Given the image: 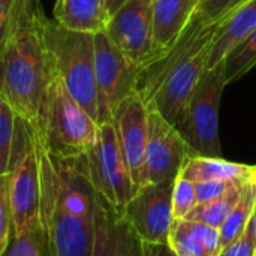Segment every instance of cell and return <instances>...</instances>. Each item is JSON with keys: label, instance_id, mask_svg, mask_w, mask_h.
Returning a JSON list of instances; mask_svg holds the SVG:
<instances>
[{"label": "cell", "instance_id": "obj_33", "mask_svg": "<svg viewBox=\"0 0 256 256\" xmlns=\"http://www.w3.org/2000/svg\"><path fill=\"white\" fill-rule=\"evenodd\" d=\"M126 0H106V8H108V12H110V16L124 3Z\"/></svg>", "mask_w": 256, "mask_h": 256}, {"label": "cell", "instance_id": "obj_4", "mask_svg": "<svg viewBox=\"0 0 256 256\" xmlns=\"http://www.w3.org/2000/svg\"><path fill=\"white\" fill-rule=\"evenodd\" d=\"M32 128L50 154L66 159L80 156L93 146L99 124L70 96L54 70L39 117Z\"/></svg>", "mask_w": 256, "mask_h": 256}, {"label": "cell", "instance_id": "obj_12", "mask_svg": "<svg viewBox=\"0 0 256 256\" xmlns=\"http://www.w3.org/2000/svg\"><path fill=\"white\" fill-rule=\"evenodd\" d=\"M112 44L140 69L153 51V0H126L104 30Z\"/></svg>", "mask_w": 256, "mask_h": 256}, {"label": "cell", "instance_id": "obj_3", "mask_svg": "<svg viewBox=\"0 0 256 256\" xmlns=\"http://www.w3.org/2000/svg\"><path fill=\"white\" fill-rule=\"evenodd\" d=\"M44 21L16 28L0 46V96L32 126L54 76L44 40Z\"/></svg>", "mask_w": 256, "mask_h": 256}, {"label": "cell", "instance_id": "obj_27", "mask_svg": "<svg viewBox=\"0 0 256 256\" xmlns=\"http://www.w3.org/2000/svg\"><path fill=\"white\" fill-rule=\"evenodd\" d=\"M198 204L195 183L177 177L172 190V218L174 219H184Z\"/></svg>", "mask_w": 256, "mask_h": 256}, {"label": "cell", "instance_id": "obj_24", "mask_svg": "<svg viewBox=\"0 0 256 256\" xmlns=\"http://www.w3.org/2000/svg\"><path fill=\"white\" fill-rule=\"evenodd\" d=\"M45 18L46 16L44 14L40 0H14L12 8H10L8 32L4 38H8L10 33H14L20 27L40 24Z\"/></svg>", "mask_w": 256, "mask_h": 256}, {"label": "cell", "instance_id": "obj_9", "mask_svg": "<svg viewBox=\"0 0 256 256\" xmlns=\"http://www.w3.org/2000/svg\"><path fill=\"white\" fill-rule=\"evenodd\" d=\"M94 75L98 90V124L108 123L123 99L138 90L140 68L108 38L94 33Z\"/></svg>", "mask_w": 256, "mask_h": 256}, {"label": "cell", "instance_id": "obj_5", "mask_svg": "<svg viewBox=\"0 0 256 256\" xmlns=\"http://www.w3.org/2000/svg\"><path fill=\"white\" fill-rule=\"evenodd\" d=\"M42 32L56 74L70 96L98 123L94 33L70 30L48 18Z\"/></svg>", "mask_w": 256, "mask_h": 256}, {"label": "cell", "instance_id": "obj_31", "mask_svg": "<svg viewBox=\"0 0 256 256\" xmlns=\"http://www.w3.org/2000/svg\"><path fill=\"white\" fill-rule=\"evenodd\" d=\"M14 0H0V46L3 44V39L8 32L9 16H10V8Z\"/></svg>", "mask_w": 256, "mask_h": 256}, {"label": "cell", "instance_id": "obj_1", "mask_svg": "<svg viewBox=\"0 0 256 256\" xmlns=\"http://www.w3.org/2000/svg\"><path fill=\"white\" fill-rule=\"evenodd\" d=\"M36 142L40 159V218L46 255L92 256L94 190L70 158L52 156L38 138Z\"/></svg>", "mask_w": 256, "mask_h": 256}, {"label": "cell", "instance_id": "obj_34", "mask_svg": "<svg viewBox=\"0 0 256 256\" xmlns=\"http://www.w3.org/2000/svg\"><path fill=\"white\" fill-rule=\"evenodd\" d=\"M248 228L254 232V236L256 237V206L255 210H254V214H252V219H250V222H249V225H248Z\"/></svg>", "mask_w": 256, "mask_h": 256}, {"label": "cell", "instance_id": "obj_7", "mask_svg": "<svg viewBox=\"0 0 256 256\" xmlns=\"http://www.w3.org/2000/svg\"><path fill=\"white\" fill-rule=\"evenodd\" d=\"M226 86L224 62L207 69L176 123L177 130L184 138L194 156L222 158L219 110L222 93Z\"/></svg>", "mask_w": 256, "mask_h": 256}, {"label": "cell", "instance_id": "obj_25", "mask_svg": "<svg viewBox=\"0 0 256 256\" xmlns=\"http://www.w3.org/2000/svg\"><path fill=\"white\" fill-rule=\"evenodd\" d=\"M2 256H48L44 228L14 236Z\"/></svg>", "mask_w": 256, "mask_h": 256}, {"label": "cell", "instance_id": "obj_10", "mask_svg": "<svg viewBox=\"0 0 256 256\" xmlns=\"http://www.w3.org/2000/svg\"><path fill=\"white\" fill-rule=\"evenodd\" d=\"M176 180L147 183L136 189L122 213L144 243L168 244L172 225V190Z\"/></svg>", "mask_w": 256, "mask_h": 256}, {"label": "cell", "instance_id": "obj_8", "mask_svg": "<svg viewBox=\"0 0 256 256\" xmlns=\"http://www.w3.org/2000/svg\"><path fill=\"white\" fill-rule=\"evenodd\" d=\"M70 159L93 190L116 208L122 210L136 192L112 122L99 124L93 146L86 153Z\"/></svg>", "mask_w": 256, "mask_h": 256}, {"label": "cell", "instance_id": "obj_26", "mask_svg": "<svg viewBox=\"0 0 256 256\" xmlns=\"http://www.w3.org/2000/svg\"><path fill=\"white\" fill-rule=\"evenodd\" d=\"M9 184H10V174L8 172L0 176V256L6 250L14 236Z\"/></svg>", "mask_w": 256, "mask_h": 256}, {"label": "cell", "instance_id": "obj_14", "mask_svg": "<svg viewBox=\"0 0 256 256\" xmlns=\"http://www.w3.org/2000/svg\"><path fill=\"white\" fill-rule=\"evenodd\" d=\"M92 256H144V242L120 208L94 192V240Z\"/></svg>", "mask_w": 256, "mask_h": 256}, {"label": "cell", "instance_id": "obj_30", "mask_svg": "<svg viewBox=\"0 0 256 256\" xmlns=\"http://www.w3.org/2000/svg\"><path fill=\"white\" fill-rule=\"evenodd\" d=\"M218 256H256V237L254 232L246 228L240 238L224 248Z\"/></svg>", "mask_w": 256, "mask_h": 256}, {"label": "cell", "instance_id": "obj_23", "mask_svg": "<svg viewBox=\"0 0 256 256\" xmlns=\"http://www.w3.org/2000/svg\"><path fill=\"white\" fill-rule=\"evenodd\" d=\"M16 132V112L0 96V176L9 172Z\"/></svg>", "mask_w": 256, "mask_h": 256}, {"label": "cell", "instance_id": "obj_29", "mask_svg": "<svg viewBox=\"0 0 256 256\" xmlns=\"http://www.w3.org/2000/svg\"><path fill=\"white\" fill-rule=\"evenodd\" d=\"M234 183L236 182H222V180H208V182L195 183V192H196L198 204L210 202V201L220 198L222 195H225L230 190V188Z\"/></svg>", "mask_w": 256, "mask_h": 256}, {"label": "cell", "instance_id": "obj_6", "mask_svg": "<svg viewBox=\"0 0 256 256\" xmlns=\"http://www.w3.org/2000/svg\"><path fill=\"white\" fill-rule=\"evenodd\" d=\"M9 174L14 236H21L42 228L39 150L33 128L20 116H16V132L10 156Z\"/></svg>", "mask_w": 256, "mask_h": 256}, {"label": "cell", "instance_id": "obj_11", "mask_svg": "<svg viewBox=\"0 0 256 256\" xmlns=\"http://www.w3.org/2000/svg\"><path fill=\"white\" fill-rule=\"evenodd\" d=\"M190 156L194 154L177 128L156 110L148 108L144 184L176 180Z\"/></svg>", "mask_w": 256, "mask_h": 256}, {"label": "cell", "instance_id": "obj_28", "mask_svg": "<svg viewBox=\"0 0 256 256\" xmlns=\"http://www.w3.org/2000/svg\"><path fill=\"white\" fill-rule=\"evenodd\" d=\"M246 2L249 0H201L196 9V15L204 22H219Z\"/></svg>", "mask_w": 256, "mask_h": 256}, {"label": "cell", "instance_id": "obj_18", "mask_svg": "<svg viewBox=\"0 0 256 256\" xmlns=\"http://www.w3.org/2000/svg\"><path fill=\"white\" fill-rule=\"evenodd\" d=\"M52 12L56 22L76 32L99 33L110 21L106 0H57Z\"/></svg>", "mask_w": 256, "mask_h": 256}, {"label": "cell", "instance_id": "obj_21", "mask_svg": "<svg viewBox=\"0 0 256 256\" xmlns=\"http://www.w3.org/2000/svg\"><path fill=\"white\" fill-rule=\"evenodd\" d=\"M255 206L256 184L249 178L238 202L236 204V207L232 208V212L230 213V216L226 218V220L224 222V225L219 230L222 248L230 246L231 243H234L237 238H240L243 236V232L246 231V228L252 219Z\"/></svg>", "mask_w": 256, "mask_h": 256}, {"label": "cell", "instance_id": "obj_17", "mask_svg": "<svg viewBox=\"0 0 256 256\" xmlns=\"http://www.w3.org/2000/svg\"><path fill=\"white\" fill-rule=\"evenodd\" d=\"M168 246L177 256H218L224 249L218 228L189 219L172 220Z\"/></svg>", "mask_w": 256, "mask_h": 256}, {"label": "cell", "instance_id": "obj_22", "mask_svg": "<svg viewBox=\"0 0 256 256\" xmlns=\"http://www.w3.org/2000/svg\"><path fill=\"white\" fill-rule=\"evenodd\" d=\"M226 84L236 82L256 66V28L224 60Z\"/></svg>", "mask_w": 256, "mask_h": 256}, {"label": "cell", "instance_id": "obj_19", "mask_svg": "<svg viewBox=\"0 0 256 256\" xmlns=\"http://www.w3.org/2000/svg\"><path fill=\"white\" fill-rule=\"evenodd\" d=\"M252 168L249 165L225 160L224 158H204V156H190L180 176L192 183L208 182V180H222V182H237L250 178Z\"/></svg>", "mask_w": 256, "mask_h": 256}, {"label": "cell", "instance_id": "obj_35", "mask_svg": "<svg viewBox=\"0 0 256 256\" xmlns=\"http://www.w3.org/2000/svg\"><path fill=\"white\" fill-rule=\"evenodd\" d=\"M250 180H252V182H254V183H255V184H256V166H254V168H252V174H250Z\"/></svg>", "mask_w": 256, "mask_h": 256}, {"label": "cell", "instance_id": "obj_2", "mask_svg": "<svg viewBox=\"0 0 256 256\" xmlns=\"http://www.w3.org/2000/svg\"><path fill=\"white\" fill-rule=\"evenodd\" d=\"M218 24L204 22L195 12L174 46L156 62L140 69L138 93L142 100L174 126L207 70L210 45Z\"/></svg>", "mask_w": 256, "mask_h": 256}, {"label": "cell", "instance_id": "obj_15", "mask_svg": "<svg viewBox=\"0 0 256 256\" xmlns=\"http://www.w3.org/2000/svg\"><path fill=\"white\" fill-rule=\"evenodd\" d=\"M201 0H153V51L148 63L166 54L178 40Z\"/></svg>", "mask_w": 256, "mask_h": 256}, {"label": "cell", "instance_id": "obj_13", "mask_svg": "<svg viewBox=\"0 0 256 256\" xmlns=\"http://www.w3.org/2000/svg\"><path fill=\"white\" fill-rule=\"evenodd\" d=\"M112 124L135 189L144 186V164L148 138V106L136 92L120 102Z\"/></svg>", "mask_w": 256, "mask_h": 256}, {"label": "cell", "instance_id": "obj_16", "mask_svg": "<svg viewBox=\"0 0 256 256\" xmlns=\"http://www.w3.org/2000/svg\"><path fill=\"white\" fill-rule=\"evenodd\" d=\"M256 28V0H249L219 21L210 45L207 69L220 64Z\"/></svg>", "mask_w": 256, "mask_h": 256}, {"label": "cell", "instance_id": "obj_20", "mask_svg": "<svg viewBox=\"0 0 256 256\" xmlns=\"http://www.w3.org/2000/svg\"><path fill=\"white\" fill-rule=\"evenodd\" d=\"M248 182H249V178L238 180L220 198L210 201V202L196 204L195 208L184 219H189L194 222H201V224H206V225L220 230V226L224 225V222L226 220V218L230 216V213L238 202Z\"/></svg>", "mask_w": 256, "mask_h": 256}, {"label": "cell", "instance_id": "obj_32", "mask_svg": "<svg viewBox=\"0 0 256 256\" xmlns=\"http://www.w3.org/2000/svg\"><path fill=\"white\" fill-rule=\"evenodd\" d=\"M144 256H177L168 244L144 243Z\"/></svg>", "mask_w": 256, "mask_h": 256}]
</instances>
